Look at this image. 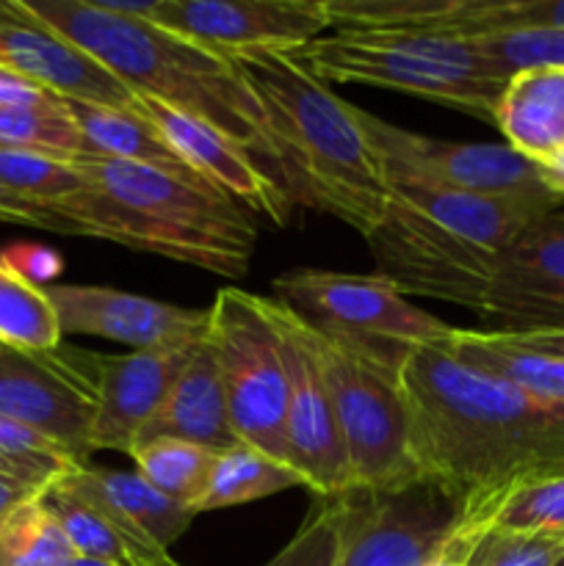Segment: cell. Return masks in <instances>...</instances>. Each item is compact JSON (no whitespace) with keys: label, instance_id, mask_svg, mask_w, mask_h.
I'll return each instance as SVG.
<instances>
[{"label":"cell","instance_id":"cell-1","mask_svg":"<svg viewBox=\"0 0 564 566\" xmlns=\"http://www.w3.org/2000/svg\"><path fill=\"white\" fill-rule=\"evenodd\" d=\"M415 475L462 503L487 506L512 486L564 473V407L459 359L446 343H418L398 365Z\"/></svg>","mask_w":564,"mask_h":566},{"label":"cell","instance_id":"cell-2","mask_svg":"<svg viewBox=\"0 0 564 566\" xmlns=\"http://www.w3.org/2000/svg\"><path fill=\"white\" fill-rule=\"evenodd\" d=\"M33 17L92 55L133 94L160 99L205 122L236 147L263 160L282 182L263 108L224 53L149 20L122 17L97 0H22Z\"/></svg>","mask_w":564,"mask_h":566},{"label":"cell","instance_id":"cell-3","mask_svg":"<svg viewBox=\"0 0 564 566\" xmlns=\"http://www.w3.org/2000/svg\"><path fill=\"white\" fill-rule=\"evenodd\" d=\"M227 59L263 108L276 169L293 205H307L368 235L385 213L387 180L354 105L291 53L249 50Z\"/></svg>","mask_w":564,"mask_h":566},{"label":"cell","instance_id":"cell-4","mask_svg":"<svg viewBox=\"0 0 564 566\" xmlns=\"http://www.w3.org/2000/svg\"><path fill=\"white\" fill-rule=\"evenodd\" d=\"M564 199H501L390 182L387 205L365 235L376 274L404 296L437 298L479 315L503 254Z\"/></svg>","mask_w":564,"mask_h":566},{"label":"cell","instance_id":"cell-5","mask_svg":"<svg viewBox=\"0 0 564 566\" xmlns=\"http://www.w3.org/2000/svg\"><path fill=\"white\" fill-rule=\"evenodd\" d=\"M86 186L55 213L86 238L158 254L210 274L241 280L252 263L258 224L210 186L155 166L77 158Z\"/></svg>","mask_w":564,"mask_h":566},{"label":"cell","instance_id":"cell-6","mask_svg":"<svg viewBox=\"0 0 564 566\" xmlns=\"http://www.w3.org/2000/svg\"><path fill=\"white\" fill-rule=\"evenodd\" d=\"M324 83H365L495 125L506 81L468 36L448 31H335L291 53Z\"/></svg>","mask_w":564,"mask_h":566},{"label":"cell","instance_id":"cell-7","mask_svg":"<svg viewBox=\"0 0 564 566\" xmlns=\"http://www.w3.org/2000/svg\"><path fill=\"white\" fill-rule=\"evenodd\" d=\"M304 335L330 390L346 451L352 490H390L415 481L409 415L398 365L404 352L370 346L357 337L318 329Z\"/></svg>","mask_w":564,"mask_h":566},{"label":"cell","instance_id":"cell-8","mask_svg":"<svg viewBox=\"0 0 564 566\" xmlns=\"http://www.w3.org/2000/svg\"><path fill=\"white\" fill-rule=\"evenodd\" d=\"M208 346L219 365L232 431L243 446L288 464V370L260 296L224 287L208 307Z\"/></svg>","mask_w":564,"mask_h":566},{"label":"cell","instance_id":"cell-9","mask_svg":"<svg viewBox=\"0 0 564 566\" xmlns=\"http://www.w3.org/2000/svg\"><path fill=\"white\" fill-rule=\"evenodd\" d=\"M359 127L390 182L501 199H564L545 182L542 164L509 144L442 142L379 119L354 105Z\"/></svg>","mask_w":564,"mask_h":566},{"label":"cell","instance_id":"cell-10","mask_svg":"<svg viewBox=\"0 0 564 566\" xmlns=\"http://www.w3.org/2000/svg\"><path fill=\"white\" fill-rule=\"evenodd\" d=\"M100 407V354L59 343L48 352L0 343V418L88 464Z\"/></svg>","mask_w":564,"mask_h":566},{"label":"cell","instance_id":"cell-11","mask_svg":"<svg viewBox=\"0 0 564 566\" xmlns=\"http://www.w3.org/2000/svg\"><path fill=\"white\" fill-rule=\"evenodd\" d=\"M271 287L274 298L296 310L307 324L393 352L418 343H446L457 329L415 307L379 274L296 269L276 276Z\"/></svg>","mask_w":564,"mask_h":566},{"label":"cell","instance_id":"cell-12","mask_svg":"<svg viewBox=\"0 0 564 566\" xmlns=\"http://www.w3.org/2000/svg\"><path fill=\"white\" fill-rule=\"evenodd\" d=\"M335 566H424L462 520V503L435 481L390 490H346Z\"/></svg>","mask_w":564,"mask_h":566},{"label":"cell","instance_id":"cell-13","mask_svg":"<svg viewBox=\"0 0 564 566\" xmlns=\"http://www.w3.org/2000/svg\"><path fill=\"white\" fill-rule=\"evenodd\" d=\"M260 304L280 335L288 370V468L302 479V486L313 490L318 497L341 495L352 490L346 451L330 390L315 363L313 346L304 335V318L280 298L260 296Z\"/></svg>","mask_w":564,"mask_h":566},{"label":"cell","instance_id":"cell-14","mask_svg":"<svg viewBox=\"0 0 564 566\" xmlns=\"http://www.w3.org/2000/svg\"><path fill=\"white\" fill-rule=\"evenodd\" d=\"M149 22L216 53H296L332 28L326 0H155Z\"/></svg>","mask_w":564,"mask_h":566},{"label":"cell","instance_id":"cell-15","mask_svg":"<svg viewBox=\"0 0 564 566\" xmlns=\"http://www.w3.org/2000/svg\"><path fill=\"white\" fill-rule=\"evenodd\" d=\"M479 318L498 335L564 332V210L536 219L509 247Z\"/></svg>","mask_w":564,"mask_h":566},{"label":"cell","instance_id":"cell-16","mask_svg":"<svg viewBox=\"0 0 564 566\" xmlns=\"http://www.w3.org/2000/svg\"><path fill=\"white\" fill-rule=\"evenodd\" d=\"M130 108L147 116L166 144L186 160L188 169L213 191L236 202L249 216L265 219L274 227L288 224L293 208L288 188L230 138L147 94H133Z\"/></svg>","mask_w":564,"mask_h":566},{"label":"cell","instance_id":"cell-17","mask_svg":"<svg viewBox=\"0 0 564 566\" xmlns=\"http://www.w3.org/2000/svg\"><path fill=\"white\" fill-rule=\"evenodd\" d=\"M208 337V326L175 337L164 346L130 354H100V407L92 431L94 451L130 453L144 426L158 415Z\"/></svg>","mask_w":564,"mask_h":566},{"label":"cell","instance_id":"cell-18","mask_svg":"<svg viewBox=\"0 0 564 566\" xmlns=\"http://www.w3.org/2000/svg\"><path fill=\"white\" fill-rule=\"evenodd\" d=\"M0 64L22 72L61 99L130 108L133 92L100 61L44 25L22 0H0Z\"/></svg>","mask_w":564,"mask_h":566},{"label":"cell","instance_id":"cell-19","mask_svg":"<svg viewBox=\"0 0 564 566\" xmlns=\"http://www.w3.org/2000/svg\"><path fill=\"white\" fill-rule=\"evenodd\" d=\"M55 310L61 337H105L130 352L164 346L175 337L208 326V310L177 307L158 298L136 296L103 285H44Z\"/></svg>","mask_w":564,"mask_h":566},{"label":"cell","instance_id":"cell-20","mask_svg":"<svg viewBox=\"0 0 564 566\" xmlns=\"http://www.w3.org/2000/svg\"><path fill=\"white\" fill-rule=\"evenodd\" d=\"M66 492L97 509L105 520L116 525L122 534L155 551L169 553L194 523L197 512L171 497L160 495L147 479L133 470H103L83 464L59 481Z\"/></svg>","mask_w":564,"mask_h":566},{"label":"cell","instance_id":"cell-21","mask_svg":"<svg viewBox=\"0 0 564 566\" xmlns=\"http://www.w3.org/2000/svg\"><path fill=\"white\" fill-rule=\"evenodd\" d=\"M149 440H182L208 448L213 453H221L241 442L232 431L219 365L210 352L208 337H205L197 357L188 363L180 379L175 381L158 415L144 426L136 446H144Z\"/></svg>","mask_w":564,"mask_h":566},{"label":"cell","instance_id":"cell-22","mask_svg":"<svg viewBox=\"0 0 564 566\" xmlns=\"http://www.w3.org/2000/svg\"><path fill=\"white\" fill-rule=\"evenodd\" d=\"M509 147L545 164L564 149V70H529L509 77L495 108Z\"/></svg>","mask_w":564,"mask_h":566},{"label":"cell","instance_id":"cell-23","mask_svg":"<svg viewBox=\"0 0 564 566\" xmlns=\"http://www.w3.org/2000/svg\"><path fill=\"white\" fill-rule=\"evenodd\" d=\"M72 119L77 122L86 144V158H111L130 160V164L155 166V169L171 171V175L199 180L186 160L166 144L158 127L133 108H116V105H94L81 99H64ZM208 186V182H205Z\"/></svg>","mask_w":564,"mask_h":566},{"label":"cell","instance_id":"cell-24","mask_svg":"<svg viewBox=\"0 0 564 566\" xmlns=\"http://www.w3.org/2000/svg\"><path fill=\"white\" fill-rule=\"evenodd\" d=\"M44 506L61 525L64 536L70 539L72 551L77 556L97 558V562L114 564V566H175L177 562L164 551L142 545V542L130 539L122 534L111 520H105L97 509L88 506L86 501L66 492L64 486L55 481L44 492H39Z\"/></svg>","mask_w":564,"mask_h":566},{"label":"cell","instance_id":"cell-25","mask_svg":"<svg viewBox=\"0 0 564 566\" xmlns=\"http://www.w3.org/2000/svg\"><path fill=\"white\" fill-rule=\"evenodd\" d=\"M446 346L464 363L503 376L531 396L564 407V359L529 352L498 332L453 329Z\"/></svg>","mask_w":564,"mask_h":566},{"label":"cell","instance_id":"cell-26","mask_svg":"<svg viewBox=\"0 0 564 566\" xmlns=\"http://www.w3.org/2000/svg\"><path fill=\"white\" fill-rule=\"evenodd\" d=\"M464 531H512V534L564 539V473L523 481L476 512L462 514Z\"/></svg>","mask_w":564,"mask_h":566},{"label":"cell","instance_id":"cell-27","mask_svg":"<svg viewBox=\"0 0 564 566\" xmlns=\"http://www.w3.org/2000/svg\"><path fill=\"white\" fill-rule=\"evenodd\" d=\"M293 486H302V479L288 464L265 457L258 448L238 442V446L216 453L205 495L197 503V514L243 506V503L260 501V497L276 495V492L293 490Z\"/></svg>","mask_w":564,"mask_h":566},{"label":"cell","instance_id":"cell-28","mask_svg":"<svg viewBox=\"0 0 564 566\" xmlns=\"http://www.w3.org/2000/svg\"><path fill=\"white\" fill-rule=\"evenodd\" d=\"M127 457L136 464V473L160 495L197 512L216 462L213 451L182 440H149L133 448Z\"/></svg>","mask_w":564,"mask_h":566},{"label":"cell","instance_id":"cell-29","mask_svg":"<svg viewBox=\"0 0 564 566\" xmlns=\"http://www.w3.org/2000/svg\"><path fill=\"white\" fill-rule=\"evenodd\" d=\"M462 0H326L337 31H446Z\"/></svg>","mask_w":564,"mask_h":566},{"label":"cell","instance_id":"cell-30","mask_svg":"<svg viewBox=\"0 0 564 566\" xmlns=\"http://www.w3.org/2000/svg\"><path fill=\"white\" fill-rule=\"evenodd\" d=\"M0 343L36 352L64 343L44 287L33 285L6 263H0Z\"/></svg>","mask_w":564,"mask_h":566},{"label":"cell","instance_id":"cell-31","mask_svg":"<svg viewBox=\"0 0 564 566\" xmlns=\"http://www.w3.org/2000/svg\"><path fill=\"white\" fill-rule=\"evenodd\" d=\"M0 149L86 158V144L64 99L31 108L0 111Z\"/></svg>","mask_w":564,"mask_h":566},{"label":"cell","instance_id":"cell-32","mask_svg":"<svg viewBox=\"0 0 564 566\" xmlns=\"http://www.w3.org/2000/svg\"><path fill=\"white\" fill-rule=\"evenodd\" d=\"M72 553L70 539L39 495L0 523V566H61Z\"/></svg>","mask_w":564,"mask_h":566},{"label":"cell","instance_id":"cell-33","mask_svg":"<svg viewBox=\"0 0 564 566\" xmlns=\"http://www.w3.org/2000/svg\"><path fill=\"white\" fill-rule=\"evenodd\" d=\"M0 180L50 210L81 193L86 186L77 158L28 153V149H0Z\"/></svg>","mask_w":564,"mask_h":566},{"label":"cell","instance_id":"cell-34","mask_svg":"<svg viewBox=\"0 0 564 566\" xmlns=\"http://www.w3.org/2000/svg\"><path fill=\"white\" fill-rule=\"evenodd\" d=\"M77 468L83 464L36 431L0 418V473L31 486L33 492H44Z\"/></svg>","mask_w":564,"mask_h":566},{"label":"cell","instance_id":"cell-35","mask_svg":"<svg viewBox=\"0 0 564 566\" xmlns=\"http://www.w3.org/2000/svg\"><path fill=\"white\" fill-rule=\"evenodd\" d=\"M457 36L495 31H564V0H462L446 28Z\"/></svg>","mask_w":564,"mask_h":566},{"label":"cell","instance_id":"cell-36","mask_svg":"<svg viewBox=\"0 0 564 566\" xmlns=\"http://www.w3.org/2000/svg\"><path fill=\"white\" fill-rule=\"evenodd\" d=\"M468 39L492 75L506 83L529 70H564V31H495Z\"/></svg>","mask_w":564,"mask_h":566},{"label":"cell","instance_id":"cell-37","mask_svg":"<svg viewBox=\"0 0 564 566\" xmlns=\"http://www.w3.org/2000/svg\"><path fill=\"white\" fill-rule=\"evenodd\" d=\"M468 551L470 566H553L564 539L512 531H453Z\"/></svg>","mask_w":564,"mask_h":566},{"label":"cell","instance_id":"cell-38","mask_svg":"<svg viewBox=\"0 0 564 566\" xmlns=\"http://www.w3.org/2000/svg\"><path fill=\"white\" fill-rule=\"evenodd\" d=\"M341 542V501L318 497L293 539L263 566H335Z\"/></svg>","mask_w":564,"mask_h":566},{"label":"cell","instance_id":"cell-39","mask_svg":"<svg viewBox=\"0 0 564 566\" xmlns=\"http://www.w3.org/2000/svg\"><path fill=\"white\" fill-rule=\"evenodd\" d=\"M0 221L3 224H22L33 227V230L55 232V235H81V230L70 219L44 208V205L31 202L22 193H17L14 188L6 186L3 180H0Z\"/></svg>","mask_w":564,"mask_h":566},{"label":"cell","instance_id":"cell-40","mask_svg":"<svg viewBox=\"0 0 564 566\" xmlns=\"http://www.w3.org/2000/svg\"><path fill=\"white\" fill-rule=\"evenodd\" d=\"M0 263H6L9 269H14L17 274L31 280L33 285H53L55 276L64 269V260L53 252V249L44 247H14L9 252L0 254Z\"/></svg>","mask_w":564,"mask_h":566},{"label":"cell","instance_id":"cell-41","mask_svg":"<svg viewBox=\"0 0 564 566\" xmlns=\"http://www.w3.org/2000/svg\"><path fill=\"white\" fill-rule=\"evenodd\" d=\"M61 99L59 94L48 92L36 81L25 77L22 72L0 64V111L11 108H31V105H50Z\"/></svg>","mask_w":564,"mask_h":566},{"label":"cell","instance_id":"cell-42","mask_svg":"<svg viewBox=\"0 0 564 566\" xmlns=\"http://www.w3.org/2000/svg\"><path fill=\"white\" fill-rule=\"evenodd\" d=\"M503 337L518 343L520 348H529V352L564 359V332H534V335H503Z\"/></svg>","mask_w":564,"mask_h":566},{"label":"cell","instance_id":"cell-43","mask_svg":"<svg viewBox=\"0 0 564 566\" xmlns=\"http://www.w3.org/2000/svg\"><path fill=\"white\" fill-rule=\"evenodd\" d=\"M36 495L39 492H33L31 486L20 484V481H14L11 475L0 473V523H3L17 506H22V503L31 501V497Z\"/></svg>","mask_w":564,"mask_h":566},{"label":"cell","instance_id":"cell-44","mask_svg":"<svg viewBox=\"0 0 564 566\" xmlns=\"http://www.w3.org/2000/svg\"><path fill=\"white\" fill-rule=\"evenodd\" d=\"M424 566H470L468 564V551H464L462 542L451 534V539L442 545V551L435 558H429Z\"/></svg>","mask_w":564,"mask_h":566},{"label":"cell","instance_id":"cell-45","mask_svg":"<svg viewBox=\"0 0 564 566\" xmlns=\"http://www.w3.org/2000/svg\"><path fill=\"white\" fill-rule=\"evenodd\" d=\"M542 171H545V182L551 191H556L558 197H564V149L553 155L551 160L542 164Z\"/></svg>","mask_w":564,"mask_h":566},{"label":"cell","instance_id":"cell-46","mask_svg":"<svg viewBox=\"0 0 564 566\" xmlns=\"http://www.w3.org/2000/svg\"><path fill=\"white\" fill-rule=\"evenodd\" d=\"M61 566H114V564H105V562H97V558H88V556H77V553H72L70 558H66Z\"/></svg>","mask_w":564,"mask_h":566},{"label":"cell","instance_id":"cell-47","mask_svg":"<svg viewBox=\"0 0 564 566\" xmlns=\"http://www.w3.org/2000/svg\"><path fill=\"white\" fill-rule=\"evenodd\" d=\"M553 566H564V545H562V551H558V556H556V562H553Z\"/></svg>","mask_w":564,"mask_h":566},{"label":"cell","instance_id":"cell-48","mask_svg":"<svg viewBox=\"0 0 564 566\" xmlns=\"http://www.w3.org/2000/svg\"><path fill=\"white\" fill-rule=\"evenodd\" d=\"M175 566H182V564H175Z\"/></svg>","mask_w":564,"mask_h":566}]
</instances>
